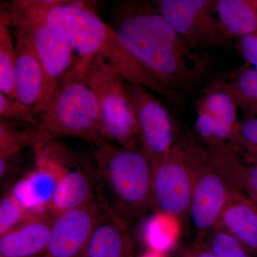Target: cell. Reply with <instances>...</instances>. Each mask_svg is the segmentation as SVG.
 <instances>
[{
	"label": "cell",
	"mask_w": 257,
	"mask_h": 257,
	"mask_svg": "<svg viewBox=\"0 0 257 257\" xmlns=\"http://www.w3.org/2000/svg\"><path fill=\"white\" fill-rule=\"evenodd\" d=\"M112 28L125 50L161 88L169 107L181 112L186 99L207 77L210 58L191 49L148 2H123Z\"/></svg>",
	"instance_id": "obj_1"
},
{
	"label": "cell",
	"mask_w": 257,
	"mask_h": 257,
	"mask_svg": "<svg viewBox=\"0 0 257 257\" xmlns=\"http://www.w3.org/2000/svg\"><path fill=\"white\" fill-rule=\"evenodd\" d=\"M10 9L41 20L53 28L79 56L72 70L80 75L96 55H101L128 82L143 86L163 96L155 81L134 60L112 27L104 23L86 3L60 0H16Z\"/></svg>",
	"instance_id": "obj_2"
},
{
	"label": "cell",
	"mask_w": 257,
	"mask_h": 257,
	"mask_svg": "<svg viewBox=\"0 0 257 257\" xmlns=\"http://www.w3.org/2000/svg\"><path fill=\"white\" fill-rule=\"evenodd\" d=\"M94 145L89 170L103 205L127 224L153 207L152 166L141 145Z\"/></svg>",
	"instance_id": "obj_3"
},
{
	"label": "cell",
	"mask_w": 257,
	"mask_h": 257,
	"mask_svg": "<svg viewBox=\"0 0 257 257\" xmlns=\"http://www.w3.org/2000/svg\"><path fill=\"white\" fill-rule=\"evenodd\" d=\"M80 77L95 94L101 139L121 147L138 145L140 133L131 83L101 55L89 62Z\"/></svg>",
	"instance_id": "obj_4"
},
{
	"label": "cell",
	"mask_w": 257,
	"mask_h": 257,
	"mask_svg": "<svg viewBox=\"0 0 257 257\" xmlns=\"http://www.w3.org/2000/svg\"><path fill=\"white\" fill-rule=\"evenodd\" d=\"M40 119L42 128L51 138H77L93 145L104 141L99 133L95 94L71 69L61 79Z\"/></svg>",
	"instance_id": "obj_5"
},
{
	"label": "cell",
	"mask_w": 257,
	"mask_h": 257,
	"mask_svg": "<svg viewBox=\"0 0 257 257\" xmlns=\"http://www.w3.org/2000/svg\"><path fill=\"white\" fill-rule=\"evenodd\" d=\"M194 174V186L189 214L202 241L218 222L233 188L211 162L207 148L189 136L179 137Z\"/></svg>",
	"instance_id": "obj_6"
},
{
	"label": "cell",
	"mask_w": 257,
	"mask_h": 257,
	"mask_svg": "<svg viewBox=\"0 0 257 257\" xmlns=\"http://www.w3.org/2000/svg\"><path fill=\"white\" fill-rule=\"evenodd\" d=\"M157 10L191 49L220 48L230 42L221 28L216 0H160Z\"/></svg>",
	"instance_id": "obj_7"
},
{
	"label": "cell",
	"mask_w": 257,
	"mask_h": 257,
	"mask_svg": "<svg viewBox=\"0 0 257 257\" xmlns=\"http://www.w3.org/2000/svg\"><path fill=\"white\" fill-rule=\"evenodd\" d=\"M0 23L25 34L41 62L55 94L61 79L73 67L74 50L60 34L41 20L22 14L2 4Z\"/></svg>",
	"instance_id": "obj_8"
},
{
	"label": "cell",
	"mask_w": 257,
	"mask_h": 257,
	"mask_svg": "<svg viewBox=\"0 0 257 257\" xmlns=\"http://www.w3.org/2000/svg\"><path fill=\"white\" fill-rule=\"evenodd\" d=\"M194 174L179 138L163 162L152 172L153 207L182 219L189 214Z\"/></svg>",
	"instance_id": "obj_9"
},
{
	"label": "cell",
	"mask_w": 257,
	"mask_h": 257,
	"mask_svg": "<svg viewBox=\"0 0 257 257\" xmlns=\"http://www.w3.org/2000/svg\"><path fill=\"white\" fill-rule=\"evenodd\" d=\"M131 90L140 145L153 172L178 140L175 120L168 107L146 87L131 83Z\"/></svg>",
	"instance_id": "obj_10"
},
{
	"label": "cell",
	"mask_w": 257,
	"mask_h": 257,
	"mask_svg": "<svg viewBox=\"0 0 257 257\" xmlns=\"http://www.w3.org/2000/svg\"><path fill=\"white\" fill-rule=\"evenodd\" d=\"M104 209L102 203L96 199L57 214L45 257H84Z\"/></svg>",
	"instance_id": "obj_11"
},
{
	"label": "cell",
	"mask_w": 257,
	"mask_h": 257,
	"mask_svg": "<svg viewBox=\"0 0 257 257\" xmlns=\"http://www.w3.org/2000/svg\"><path fill=\"white\" fill-rule=\"evenodd\" d=\"M15 39L17 99L40 116L46 109L53 94L45 69L28 37L23 32L15 30Z\"/></svg>",
	"instance_id": "obj_12"
},
{
	"label": "cell",
	"mask_w": 257,
	"mask_h": 257,
	"mask_svg": "<svg viewBox=\"0 0 257 257\" xmlns=\"http://www.w3.org/2000/svg\"><path fill=\"white\" fill-rule=\"evenodd\" d=\"M55 214H35L0 236V257H36L45 254Z\"/></svg>",
	"instance_id": "obj_13"
},
{
	"label": "cell",
	"mask_w": 257,
	"mask_h": 257,
	"mask_svg": "<svg viewBox=\"0 0 257 257\" xmlns=\"http://www.w3.org/2000/svg\"><path fill=\"white\" fill-rule=\"evenodd\" d=\"M84 257H135L128 224L105 207Z\"/></svg>",
	"instance_id": "obj_14"
},
{
	"label": "cell",
	"mask_w": 257,
	"mask_h": 257,
	"mask_svg": "<svg viewBox=\"0 0 257 257\" xmlns=\"http://www.w3.org/2000/svg\"><path fill=\"white\" fill-rule=\"evenodd\" d=\"M218 223L257 257V204L251 198L234 189Z\"/></svg>",
	"instance_id": "obj_15"
},
{
	"label": "cell",
	"mask_w": 257,
	"mask_h": 257,
	"mask_svg": "<svg viewBox=\"0 0 257 257\" xmlns=\"http://www.w3.org/2000/svg\"><path fill=\"white\" fill-rule=\"evenodd\" d=\"M96 189L90 170L83 169L77 161L67 169L56 189L50 212L60 214L95 200Z\"/></svg>",
	"instance_id": "obj_16"
},
{
	"label": "cell",
	"mask_w": 257,
	"mask_h": 257,
	"mask_svg": "<svg viewBox=\"0 0 257 257\" xmlns=\"http://www.w3.org/2000/svg\"><path fill=\"white\" fill-rule=\"evenodd\" d=\"M197 103L209 112L231 138L239 121V107L229 82L225 78L211 81L204 88Z\"/></svg>",
	"instance_id": "obj_17"
},
{
	"label": "cell",
	"mask_w": 257,
	"mask_h": 257,
	"mask_svg": "<svg viewBox=\"0 0 257 257\" xmlns=\"http://www.w3.org/2000/svg\"><path fill=\"white\" fill-rule=\"evenodd\" d=\"M216 13L229 41L257 35V12L252 0H216Z\"/></svg>",
	"instance_id": "obj_18"
},
{
	"label": "cell",
	"mask_w": 257,
	"mask_h": 257,
	"mask_svg": "<svg viewBox=\"0 0 257 257\" xmlns=\"http://www.w3.org/2000/svg\"><path fill=\"white\" fill-rule=\"evenodd\" d=\"M50 138L44 128L20 121L0 119V156L20 155L23 150Z\"/></svg>",
	"instance_id": "obj_19"
},
{
	"label": "cell",
	"mask_w": 257,
	"mask_h": 257,
	"mask_svg": "<svg viewBox=\"0 0 257 257\" xmlns=\"http://www.w3.org/2000/svg\"><path fill=\"white\" fill-rule=\"evenodd\" d=\"M16 62V47L10 28L0 23V93L12 99H17Z\"/></svg>",
	"instance_id": "obj_20"
},
{
	"label": "cell",
	"mask_w": 257,
	"mask_h": 257,
	"mask_svg": "<svg viewBox=\"0 0 257 257\" xmlns=\"http://www.w3.org/2000/svg\"><path fill=\"white\" fill-rule=\"evenodd\" d=\"M228 147L243 163L257 164V117L239 121Z\"/></svg>",
	"instance_id": "obj_21"
},
{
	"label": "cell",
	"mask_w": 257,
	"mask_h": 257,
	"mask_svg": "<svg viewBox=\"0 0 257 257\" xmlns=\"http://www.w3.org/2000/svg\"><path fill=\"white\" fill-rule=\"evenodd\" d=\"M238 107L248 117H257V72L241 69L229 81Z\"/></svg>",
	"instance_id": "obj_22"
},
{
	"label": "cell",
	"mask_w": 257,
	"mask_h": 257,
	"mask_svg": "<svg viewBox=\"0 0 257 257\" xmlns=\"http://www.w3.org/2000/svg\"><path fill=\"white\" fill-rule=\"evenodd\" d=\"M176 218L157 212L145 227V241L150 250L164 253L168 251L176 239Z\"/></svg>",
	"instance_id": "obj_23"
},
{
	"label": "cell",
	"mask_w": 257,
	"mask_h": 257,
	"mask_svg": "<svg viewBox=\"0 0 257 257\" xmlns=\"http://www.w3.org/2000/svg\"><path fill=\"white\" fill-rule=\"evenodd\" d=\"M201 242L215 257H253L247 248L217 223Z\"/></svg>",
	"instance_id": "obj_24"
},
{
	"label": "cell",
	"mask_w": 257,
	"mask_h": 257,
	"mask_svg": "<svg viewBox=\"0 0 257 257\" xmlns=\"http://www.w3.org/2000/svg\"><path fill=\"white\" fill-rule=\"evenodd\" d=\"M225 176L233 188L257 201V164L246 165L234 157L226 166Z\"/></svg>",
	"instance_id": "obj_25"
},
{
	"label": "cell",
	"mask_w": 257,
	"mask_h": 257,
	"mask_svg": "<svg viewBox=\"0 0 257 257\" xmlns=\"http://www.w3.org/2000/svg\"><path fill=\"white\" fill-rule=\"evenodd\" d=\"M33 215L19 203L11 192L7 193L0 202V236Z\"/></svg>",
	"instance_id": "obj_26"
},
{
	"label": "cell",
	"mask_w": 257,
	"mask_h": 257,
	"mask_svg": "<svg viewBox=\"0 0 257 257\" xmlns=\"http://www.w3.org/2000/svg\"><path fill=\"white\" fill-rule=\"evenodd\" d=\"M0 116L3 119L28 123L42 128L40 116L35 111L24 105L18 99H10L2 93H0Z\"/></svg>",
	"instance_id": "obj_27"
},
{
	"label": "cell",
	"mask_w": 257,
	"mask_h": 257,
	"mask_svg": "<svg viewBox=\"0 0 257 257\" xmlns=\"http://www.w3.org/2000/svg\"><path fill=\"white\" fill-rule=\"evenodd\" d=\"M239 50L245 62L253 66L257 72V35H249L239 39Z\"/></svg>",
	"instance_id": "obj_28"
},
{
	"label": "cell",
	"mask_w": 257,
	"mask_h": 257,
	"mask_svg": "<svg viewBox=\"0 0 257 257\" xmlns=\"http://www.w3.org/2000/svg\"><path fill=\"white\" fill-rule=\"evenodd\" d=\"M181 255L183 257H215L204 243L197 240L186 246Z\"/></svg>",
	"instance_id": "obj_29"
},
{
	"label": "cell",
	"mask_w": 257,
	"mask_h": 257,
	"mask_svg": "<svg viewBox=\"0 0 257 257\" xmlns=\"http://www.w3.org/2000/svg\"><path fill=\"white\" fill-rule=\"evenodd\" d=\"M141 257H165L164 253L157 252L153 250H149L147 252L144 253Z\"/></svg>",
	"instance_id": "obj_30"
},
{
	"label": "cell",
	"mask_w": 257,
	"mask_h": 257,
	"mask_svg": "<svg viewBox=\"0 0 257 257\" xmlns=\"http://www.w3.org/2000/svg\"><path fill=\"white\" fill-rule=\"evenodd\" d=\"M252 3L257 12V0H252Z\"/></svg>",
	"instance_id": "obj_31"
},
{
	"label": "cell",
	"mask_w": 257,
	"mask_h": 257,
	"mask_svg": "<svg viewBox=\"0 0 257 257\" xmlns=\"http://www.w3.org/2000/svg\"><path fill=\"white\" fill-rule=\"evenodd\" d=\"M36 257H45V254L41 255V256H36Z\"/></svg>",
	"instance_id": "obj_32"
},
{
	"label": "cell",
	"mask_w": 257,
	"mask_h": 257,
	"mask_svg": "<svg viewBox=\"0 0 257 257\" xmlns=\"http://www.w3.org/2000/svg\"><path fill=\"white\" fill-rule=\"evenodd\" d=\"M254 201V200H253ZM255 203H256V204H257V201H254Z\"/></svg>",
	"instance_id": "obj_33"
},
{
	"label": "cell",
	"mask_w": 257,
	"mask_h": 257,
	"mask_svg": "<svg viewBox=\"0 0 257 257\" xmlns=\"http://www.w3.org/2000/svg\"><path fill=\"white\" fill-rule=\"evenodd\" d=\"M180 257H183V256H182V255L180 254Z\"/></svg>",
	"instance_id": "obj_34"
},
{
	"label": "cell",
	"mask_w": 257,
	"mask_h": 257,
	"mask_svg": "<svg viewBox=\"0 0 257 257\" xmlns=\"http://www.w3.org/2000/svg\"></svg>",
	"instance_id": "obj_35"
}]
</instances>
